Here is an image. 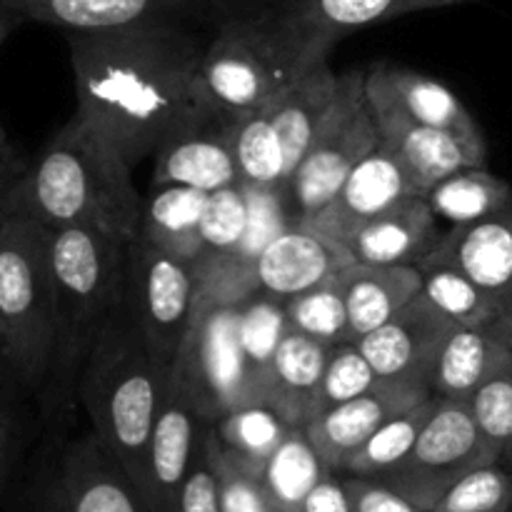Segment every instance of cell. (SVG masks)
I'll use <instances>...</instances> for the list:
<instances>
[{
  "mask_svg": "<svg viewBox=\"0 0 512 512\" xmlns=\"http://www.w3.org/2000/svg\"><path fill=\"white\" fill-rule=\"evenodd\" d=\"M23 168H15V170H10V173L0 175V223H3V218L8 215V193H10V188H13L15 178L23 173Z\"/></svg>",
  "mask_w": 512,
  "mask_h": 512,
  "instance_id": "48",
  "label": "cell"
},
{
  "mask_svg": "<svg viewBox=\"0 0 512 512\" xmlns=\"http://www.w3.org/2000/svg\"><path fill=\"white\" fill-rule=\"evenodd\" d=\"M512 360V333L503 325H455L430 373L428 390L438 400L468 403Z\"/></svg>",
  "mask_w": 512,
  "mask_h": 512,
  "instance_id": "21",
  "label": "cell"
},
{
  "mask_svg": "<svg viewBox=\"0 0 512 512\" xmlns=\"http://www.w3.org/2000/svg\"><path fill=\"white\" fill-rule=\"evenodd\" d=\"M25 20L20 18L18 13H15L13 8H10L8 3H5V0H0V45L5 43V40H8V35L13 33L15 28H18V25H23Z\"/></svg>",
  "mask_w": 512,
  "mask_h": 512,
  "instance_id": "46",
  "label": "cell"
},
{
  "mask_svg": "<svg viewBox=\"0 0 512 512\" xmlns=\"http://www.w3.org/2000/svg\"><path fill=\"white\" fill-rule=\"evenodd\" d=\"M198 23H210L218 28L220 23L245 15H260L268 10L283 8L285 0H188Z\"/></svg>",
  "mask_w": 512,
  "mask_h": 512,
  "instance_id": "42",
  "label": "cell"
},
{
  "mask_svg": "<svg viewBox=\"0 0 512 512\" xmlns=\"http://www.w3.org/2000/svg\"><path fill=\"white\" fill-rule=\"evenodd\" d=\"M438 218L423 195H405L383 213L365 220L343 240L353 263L365 265H420L440 240Z\"/></svg>",
  "mask_w": 512,
  "mask_h": 512,
  "instance_id": "19",
  "label": "cell"
},
{
  "mask_svg": "<svg viewBox=\"0 0 512 512\" xmlns=\"http://www.w3.org/2000/svg\"><path fill=\"white\" fill-rule=\"evenodd\" d=\"M293 428L298 425H290L263 400L240 403L213 420V435L220 450L258 475Z\"/></svg>",
  "mask_w": 512,
  "mask_h": 512,
  "instance_id": "28",
  "label": "cell"
},
{
  "mask_svg": "<svg viewBox=\"0 0 512 512\" xmlns=\"http://www.w3.org/2000/svg\"><path fill=\"white\" fill-rule=\"evenodd\" d=\"M143 203L133 165L80 113L50 138L33 165H25L8 193V213L48 230H100L123 243L140 233Z\"/></svg>",
  "mask_w": 512,
  "mask_h": 512,
  "instance_id": "2",
  "label": "cell"
},
{
  "mask_svg": "<svg viewBox=\"0 0 512 512\" xmlns=\"http://www.w3.org/2000/svg\"><path fill=\"white\" fill-rule=\"evenodd\" d=\"M175 512H223L220 505V475L213 455V438H210V423L205 425L203 438L190 463L188 478L180 490L178 508Z\"/></svg>",
  "mask_w": 512,
  "mask_h": 512,
  "instance_id": "40",
  "label": "cell"
},
{
  "mask_svg": "<svg viewBox=\"0 0 512 512\" xmlns=\"http://www.w3.org/2000/svg\"><path fill=\"white\" fill-rule=\"evenodd\" d=\"M208 423L213 420H208L193 385L175 365L165 385L145 463L143 495L153 512H175L178 508L180 490Z\"/></svg>",
  "mask_w": 512,
  "mask_h": 512,
  "instance_id": "11",
  "label": "cell"
},
{
  "mask_svg": "<svg viewBox=\"0 0 512 512\" xmlns=\"http://www.w3.org/2000/svg\"><path fill=\"white\" fill-rule=\"evenodd\" d=\"M348 313V340L358 343L400 313L423 285L415 265L348 263L333 275Z\"/></svg>",
  "mask_w": 512,
  "mask_h": 512,
  "instance_id": "22",
  "label": "cell"
},
{
  "mask_svg": "<svg viewBox=\"0 0 512 512\" xmlns=\"http://www.w3.org/2000/svg\"><path fill=\"white\" fill-rule=\"evenodd\" d=\"M380 145L378 120L365 93L363 70L340 73L338 95L315 133L308 153L288 178V190L298 205V218L318 213L353 173Z\"/></svg>",
  "mask_w": 512,
  "mask_h": 512,
  "instance_id": "8",
  "label": "cell"
},
{
  "mask_svg": "<svg viewBox=\"0 0 512 512\" xmlns=\"http://www.w3.org/2000/svg\"><path fill=\"white\" fill-rule=\"evenodd\" d=\"M8 450H10V420H8V413H0V483H3L5 465H8Z\"/></svg>",
  "mask_w": 512,
  "mask_h": 512,
  "instance_id": "47",
  "label": "cell"
},
{
  "mask_svg": "<svg viewBox=\"0 0 512 512\" xmlns=\"http://www.w3.org/2000/svg\"><path fill=\"white\" fill-rule=\"evenodd\" d=\"M338 80L340 75L330 68L328 58H325L315 63L308 73L300 75L268 108L280 140H283L290 175L308 153L315 133L333 108L335 95H338Z\"/></svg>",
  "mask_w": 512,
  "mask_h": 512,
  "instance_id": "25",
  "label": "cell"
},
{
  "mask_svg": "<svg viewBox=\"0 0 512 512\" xmlns=\"http://www.w3.org/2000/svg\"><path fill=\"white\" fill-rule=\"evenodd\" d=\"M405 195H415L405 178V170L385 145H378L363 163L355 165L338 193L318 213L303 218V223L340 245L365 220L383 213Z\"/></svg>",
  "mask_w": 512,
  "mask_h": 512,
  "instance_id": "20",
  "label": "cell"
},
{
  "mask_svg": "<svg viewBox=\"0 0 512 512\" xmlns=\"http://www.w3.org/2000/svg\"><path fill=\"white\" fill-rule=\"evenodd\" d=\"M205 298V275L193 260L158 248L143 235L125 243L123 310L163 368H175Z\"/></svg>",
  "mask_w": 512,
  "mask_h": 512,
  "instance_id": "7",
  "label": "cell"
},
{
  "mask_svg": "<svg viewBox=\"0 0 512 512\" xmlns=\"http://www.w3.org/2000/svg\"><path fill=\"white\" fill-rule=\"evenodd\" d=\"M435 405H438V398H428L420 405H415V408L390 418L385 425H380L370 435L368 443L353 455L345 473L363 475V478H380V475L390 473L395 465H400L408 458L420 430L425 428L428 418L433 415Z\"/></svg>",
  "mask_w": 512,
  "mask_h": 512,
  "instance_id": "34",
  "label": "cell"
},
{
  "mask_svg": "<svg viewBox=\"0 0 512 512\" xmlns=\"http://www.w3.org/2000/svg\"><path fill=\"white\" fill-rule=\"evenodd\" d=\"M298 512H353L343 473H328L318 485H313Z\"/></svg>",
  "mask_w": 512,
  "mask_h": 512,
  "instance_id": "43",
  "label": "cell"
},
{
  "mask_svg": "<svg viewBox=\"0 0 512 512\" xmlns=\"http://www.w3.org/2000/svg\"><path fill=\"white\" fill-rule=\"evenodd\" d=\"M208 195L185 185H158L145 195L138 235L178 258L198 263L200 223Z\"/></svg>",
  "mask_w": 512,
  "mask_h": 512,
  "instance_id": "27",
  "label": "cell"
},
{
  "mask_svg": "<svg viewBox=\"0 0 512 512\" xmlns=\"http://www.w3.org/2000/svg\"><path fill=\"white\" fill-rule=\"evenodd\" d=\"M468 405L495 463L512 465V360L468 400Z\"/></svg>",
  "mask_w": 512,
  "mask_h": 512,
  "instance_id": "37",
  "label": "cell"
},
{
  "mask_svg": "<svg viewBox=\"0 0 512 512\" xmlns=\"http://www.w3.org/2000/svg\"><path fill=\"white\" fill-rule=\"evenodd\" d=\"M353 512H430L378 478L343 473Z\"/></svg>",
  "mask_w": 512,
  "mask_h": 512,
  "instance_id": "41",
  "label": "cell"
},
{
  "mask_svg": "<svg viewBox=\"0 0 512 512\" xmlns=\"http://www.w3.org/2000/svg\"><path fill=\"white\" fill-rule=\"evenodd\" d=\"M25 23L70 30H103L145 18H190L198 23L188 0H5Z\"/></svg>",
  "mask_w": 512,
  "mask_h": 512,
  "instance_id": "24",
  "label": "cell"
},
{
  "mask_svg": "<svg viewBox=\"0 0 512 512\" xmlns=\"http://www.w3.org/2000/svg\"><path fill=\"white\" fill-rule=\"evenodd\" d=\"M375 120H378L380 145L395 155L415 195L425 198V193L448 175L463 168H485L488 163V145L483 133L468 135L400 118Z\"/></svg>",
  "mask_w": 512,
  "mask_h": 512,
  "instance_id": "17",
  "label": "cell"
},
{
  "mask_svg": "<svg viewBox=\"0 0 512 512\" xmlns=\"http://www.w3.org/2000/svg\"><path fill=\"white\" fill-rule=\"evenodd\" d=\"M453 330V320L418 293L395 318L360 338L358 348L380 380L428 388L435 360Z\"/></svg>",
  "mask_w": 512,
  "mask_h": 512,
  "instance_id": "13",
  "label": "cell"
},
{
  "mask_svg": "<svg viewBox=\"0 0 512 512\" xmlns=\"http://www.w3.org/2000/svg\"><path fill=\"white\" fill-rule=\"evenodd\" d=\"M23 165L25 163L18 158V153H15L8 133H5V128L0 125V175L10 173V170H15V168H23Z\"/></svg>",
  "mask_w": 512,
  "mask_h": 512,
  "instance_id": "45",
  "label": "cell"
},
{
  "mask_svg": "<svg viewBox=\"0 0 512 512\" xmlns=\"http://www.w3.org/2000/svg\"><path fill=\"white\" fill-rule=\"evenodd\" d=\"M250 203L243 183L228 185L208 195L203 223H200V258L205 283L225 270H235L238 253L248 233Z\"/></svg>",
  "mask_w": 512,
  "mask_h": 512,
  "instance_id": "29",
  "label": "cell"
},
{
  "mask_svg": "<svg viewBox=\"0 0 512 512\" xmlns=\"http://www.w3.org/2000/svg\"><path fill=\"white\" fill-rule=\"evenodd\" d=\"M463 3L468 0H285L283 10L310 33L335 45L368 25Z\"/></svg>",
  "mask_w": 512,
  "mask_h": 512,
  "instance_id": "26",
  "label": "cell"
},
{
  "mask_svg": "<svg viewBox=\"0 0 512 512\" xmlns=\"http://www.w3.org/2000/svg\"><path fill=\"white\" fill-rule=\"evenodd\" d=\"M365 93L375 118H400L433 128L480 135L478 123L453 90L405 65H370L365 70Z\"/></svg>",
  "mask_w": 512,
  "mask_h": 512,
  "instance_id": "18",
  "label": "cell"
},
{
  "mask_svg": "<svg viewBox=\"0 0 512 512\" xmlns=\"http://www.w3.org/2000/svg\"><path fill=\"white\" fill-rule=\"evenodd\" d=\"M485 463H495V458L470 413V405L438 400L408 458L378 480L420 508L433 510L460 478Z\"/></svg>",
  "mask_w": 512,
  "mask_h": 512,
  "instance_id": "9",
  "label": "cell"
},
{
  "mask_svg": "<svg viewBox=\"0 0 512 512\" xmlns=\"http://www.w3.org/2000/svg\"><path fill=\"white\" fill-rule=\"evenodd\" d=\"M438 220L465 225L498 213L512 200V185L488 168H463L425 193Z\"/></svg>",
  "mask_w": 512,
  "mask_h": 512,
  "instance_id": "31",
  "label": "cell"
},
{
  "mask_svg": "<svg viewBox=\"0 0 512 512\" xmlns=\"http://www.w3.org/2000/svg\"><path fill=\"white\" fill-rule=\"evenodd\" d=\"M0 345L20 383L40 395L53 358L50 230L15 213L0 223Z\"/></svg>",
  "mask_w": 512,
  "mask_h": 512,
  "instance_id": "6",
  "label": "cell"
},
{
  "mask_svg": "<svg viewBox=\"0 0 512 512\" xmlns=\"http://www.w3.org/2000/svg\"><path fill=\"white\" fill-rule=\"evenodd\" d=\"M420 293L455 325H503L512 333L510 320L483 288L468 275L445 265H423Z\"/></svg>",
  "mask_w": 512,
  "mask_h": 512,
  "instance_id": "33",
  "label": "cell"
},
{
  "mask_svg": "<svg viewBox=\"0 0 512 512\" xmlns=\"http://www.w3.org/2000/svg\"><path fill=\"white\" fill-rule=\"evenodd\" d=\"M273 512H298V510H280V508H275Z\"/></svg>",
  "mask_w": 512,
  "mask_h": 512,
  "instance_id": "49",
  "label": "cell"
},
{
  "mask_svg": "<svg viewBox=\"0 0 512 512\" xmlns=\"http://www.w3.org/2000/svg\"><path fill=\"white\" fill-rule=\"evenodd\" d=\"M330 345L285 325L260 375L258 400L278 410L290 425H305L328 360Z\"/></svg>",
  "mask_w": 512,
  "mask_h": 512,
  "instance_id": "23",
  "label": "cell"
},
{
  "mask_svg": "<svg viewBox=\"0 0 512 512\" xmlns=\"http://www.w3.org/2000/svg\"><path fill=\"white\" fill-rule=\"evenodd\" d=\"M428 398H433V395L423 385L380 380L373 390H368L360 398H353L348 403H340L335 408L313 415L303 428L308 438L313 440L320 458L325 460V465L335 473H345L353 455L368 443L370 435L380 425H385L390 418L415 408V405Z\"/></svg>",
  "mask_w": 512,
  "mask_h": 512,
  "instance_id": "15",
  "label": "cell"
},
{
  "mask_svg": "<svg viewBox=\"0 0 512 512\" xmlns=\"http://www.w3.org/2000/svg\"><path fill=\"white\" fill-rule=\"evenodd\" d=\"M423 265H445L468 275L512 325V200L488 218L453 225Z\"/></svg>",
  "mask_w": 512,
  "mask_h": 512,
  "instance_id": "16",
  "label": "cell"
},
{
  "mask_svg": "<svg viewBox=\"0 0 512 512\" xmlns=\"http://www.w3.org/2000/svg\"><path fill=\"white\" fill-rule=\"evenodd\" d=\"M230 150L243 185L248 188L288 185V158L268 108L230 118Z\"/></svg>",
  "mask_w": 512,
  "mask_h": 512,
  "instance_id": "30",
  "label": "cell"
},
{
  "mask_svg": "<svg viewBox=\"0 0 512 512\" xmlns=\"http://www.w3.org/2000/svg\"><path fill=\"white\" fill-rule=\"evenodd\" d=\"M170 370L155 360L123 308L100 330L80 370L78 405L88 428L140 490Z\"/></svg>",
  "mask_w": 512,
  "mask_h": 512,
  "instance_id": "4",
  "label": "cell"
},
{
  "mask_svg": "<svg viewBox=\"0 0 512 512\" xmlns=\"http://www.w3.org/2000/svg\"><path fill=\"white\" fill-rule=\"evenodd\" d=\"M328 473H335V470L325 465L303 425H298L270 455L265 468L260 470V480L275 508L298 510L313 485H318Z\"/></svg>",
  "mask_w": 512,
  "mask_h": 512,
  "instance_id": "32",
  "label": "cell"
},
{
  "mask_svg": "<svg viewBox=\"0 0 512 512\" xmlns=\"http://www.w3.org/2000/svg\"><path fill=\"white\" fill-rule=\"evenodd\" d=\"M510 512H512V510H510Z\"/></svg>",
  "mask_w": 512,
  "mask_h": 512,
  "instance_id": "50",
  "label": "cell"
},
{
  "mask_svg": "<svg viewBox=\"0 0 512 512\" xmlns=\"http://www.w3.org/2000/svg\"><path fill=\"white\" fill-rule=\"evenodd\" d=\"M512 465L485 463L460 478L430 512H510Z\"/></svg>",
  "mask_w": 512,
  "mask_h": 512,
  "instance_id": "38",
  "label": "cell"
},
{
  "mask_svg": "<svg viewBox=\"0 0 512 512\" xmlns=\"http://www.w3.org/2000/svg\"><path fill=\"white\" fill-rule=\"evenodd\" d=\"M20 390H23V393H28V388L20 383L18 373H15L13 365H10L3 345H0V413H8L10 400H13L15 393H20Z\"/></svg>",
  "mask_w": 512,
  "mask_h": 512,
  "instance_id": "44",
  "label": "cell"
},
{
  "mask_svg": "<svg viewBox=\"0 0 512 512\" xmlns=\"http://www.w3.org/2000/svg\"><path fill=\"white\" fill-rule=\"evenodd\" d=\"M378 383L380 378L375 375L373 365L368 363L363 350L358 348V343L345 340V343L330 345L328 360H325L323 375H320L318 390H315L310 418L323 413V410L335 408V405L360 398Z\"/></svg>",
  "mask_w": 512,
  "mask_h": 512,
  "instance_id": "35",
  "label": "cell"
},
{
  "mask_svg": "<svg viewBox=\"0 0 512 512\" xmlns=\"http://www.w3.org/2000/svg\"><path fill=\"white\" fill-rule=\"evenodd\" d=\"M230 118L233 115L210 108L200 118L168 135L150 155V185H185L203 193L238 185V168L230 150Z\"/></svg>",
  "mask_w": 512,
  "mask_h": 512,
  "instance_id": "14",
  "label": "cell"
},
{
  "mask_svg": "<svg viewBox=\"0 0 512 512\" xmlns=\"http://www.w3.org/2000/svg\"><path fill=\"white\" fill-rule=\"evenodd\" d=\"M348 263L353 260L343 245L298 220L250 260L243 293L283 305L295 295L328 283Z\"/></svg>",
  "mask_w": 512,
  "mask_h": 512,
  "instance_id": "12",
  "label": "cell"
},
{
  "mask_svg": "<svg viewBox=\"0 0 512 512\" xmlns=\"http://www.w3.org/2000/svg\"><path fill=\"white\" fill-rule=\"evenodd\" d=\"M190 18H145L65 33L75 113L95 125L130 165L213 105L203 93V55Z\"/></svg>",
  "mask_w": 512,
  "mask_h": 512,
  "instance_id": "1",
  "label": "cell"
},
{
  "mask_svg": "<svg viewBox=\"0 0 512 512\" xmlns=\"http://www.w3.org/2000/svg\"><path fill=\"white\" fill-rule=\"evenodd\" d=\"M333 48L283 8L225 20L205 45L203 93L233 118L265 110Z\"/></svg>",
  "mask_w": 512,
  "mask_h": 512,
  "instance_id": "5",
  "label": "cell"
},
{
  "mask_svg": "<svg viewBox=\"0 0 512 512\" xmlns=\"http://www.w3.org/2000/svg\"><path fill=\"white\" fill-rule=\"evenodd\" d=\"M210 438H213V455L220 475V505H223V512H273L275 505L260 475L255 470L245 468L235 458H230L225 450H220V445L215 443L213 423H210Z\"/></svg>",
  "mask_w": 512,
  "mask_h": 512,
  "instance_id": "39",
  "label": "cell"
},
{
  "mask_svg": "<svg viewBox=\"0 0 512 512\" xmlns=\"http://www.w3.org/2000/svg\"><path fill=\"white\" fill-rule=\"evenodd\" d=\"M53 358L40 390L45 415L60 420L78 403V380L90 348L123 308L125 243L90 228L50 230Z\"/></svg>",
  "mask_w": 512,
  "mask_h": 512,
  "instance_id": "3",
  "label": "cell"
},
{
  "mask_svg": "<svg viewBox=\"0 0 512 512\" xmlns=\"http://www.w3.org/2000/svg\"><path fill=\"white\" fill-rule=\"evenodd\" d=\"M285 325L325 345L348 340V313L333 278L283 303Z\"/></svg>",
  "mask_w": 512,
  "mask_h": 512,
  "instance_id": "36",
  "label": "cell"
},
{
  "mask_svg": "<svg viewBox=\"0 0 512 512\" xmlns=\"http://www.w3.org/2000/svg\"><path fill=\"white\" fill-rule=\"evenodd\" d=\"M48 512H153L133 475L93 430L70 440L53 468Z\"/></svg>",
  "mask_w": 512,
  "mask_h": 512,
  "instance_id": "10",
  "label": "cell"
}]
</instances>
